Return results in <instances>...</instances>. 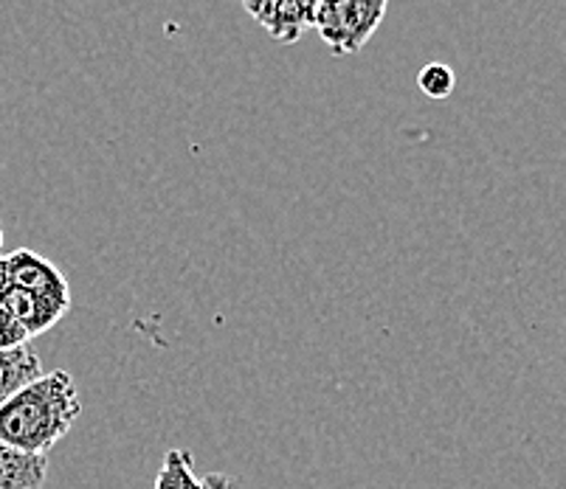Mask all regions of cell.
I'll return each instance as SVG.
<instances>
[{"mask_svg":"<svg viewBox=\"0 0 566 489\" xmlns=\"http://www.w3.org/2000/svg\"><path fill=\"white\" fill-rule=\"evenodd\" d=\"M80 414L74 378L63 369L43 372L0 405V445L29 456H45L74 427Z\"/></svg>","mask_w":566,"mask_h":489,"instance_id":"cell-1","label":"cell"},{"mask_svg":"<svg viewBox=\"0 0 566 489\" xmlns=\"http://www.w3.org/2000/svg\"><path fill=\"white\" fill-rule=\"evenodd\" d=\"M389 0H318L313 29L333 56L358 54L384 23Z\"/></svg>","mask_w":566,"mask_h":489,"instance_id":"cell-2","label":"cell"},{"mask_svg":"<svg viewBox=\"0 0 566 489\" xmlns=\"http://www.w3.org/2000/svg\"><path fill=\"white\" fill-rule=\"evenodd\" d=\"M318 0H243V9L271 34V40L291 45L313 29Z\"/></svg>","mask_w":566,"mask_h":489,"instance_id":"cell-3","label":"cell"},{"mask_svg":"<svg viewBox=\"0 0 566 489\" xmlns=\"http://www.w3.org/2000/svg\"><path fill=\"white\" fill-rule=\"evenodd\" d=\"M7 270L12 287L38 293V296L51 298V301L71 307V285L63 270L49 262L45 256L34 254L29 248H18L7 256Z\"/></svg>","mask_w":566,"mask_h":489,"instance_id":"cell-4","label":"cell"},{"mask_svg":"<svg viewBox=\"0 0 566 489\" xmlns=\"http://www.w3.org/2000/svg\"><path fill=\"white\" fill-rule=\"evenodd\" d=\"M0 307L14 318V321L23 327V332L29 338H38V334L49 332L51 327L63 321V316L69 312V307L51 301V298L38 296V293L20 290V287H9L0 298Z\"/></svg>","mask_w":566,"mask_h":489,"instance_id":"cell-5","label":"cell"},{"mask_svg":"<svg viewBox=\"0 0 566 489\" xmlns=\"http://www.w3.org/2000/svg\"><path fill=\"white\" fill-rule=\"evenodd\" d=\"M49 458L0 445V489H43Z\"/></svg>","mask_w":566,"mask_h":489,"instance_id":"cell-6","label":"cell"},{"mask_svg":"<svg viewBox=\"0 0 566 489\" xmlns=\"http://www.w3.org/2000/svg\"><path fill=\"white\" fill-rule=\"evenodd\" d=\"M40 374H43V363L29 343L12 352H0V405Z\"/></svg>","mask_w":566,"mask_h":489,"instance_id":"cell-7","label":"cell"},{"mask_svg":"<svg viewBox=\"0 0 566 489\" xmlns=\"http://www.w3.org/2000/svg\"><path fill=\"white\" fill-rule=\"evenodd\" d=\"M153 489H203L200 478L195 476L192 453L189 450H167L161 461V470L156 476Z\"/></svg>","mask_w":566,"mask_h":489,"instance_id":"cell-8","label":"cell"},{"mask_svg":"<svg viewBox=\"0 0 566 489\" xmlns=\"http://www.w3.org/2000/svg\"><path fill=\"white\" fill-rule=\"evenodd\" d=\"M417 85H420V91H423L429 99H446V96H451V91L457 87V76L449 65L429 63L420 68V74H417Z\"/></svg>","mask_w":566,"mask_h":489,"instance_id":"cell-9","label":"cell"},{"mask_svg":"<svg viewBox=\"0 0 566 489\" xmlns=\"http://www.w3.org/2000/svg\"><path fill=\"white\" fill-rule=\"evenodd\" d=\"M29 341H32V338L23 332V327L0 307V352H12V349L25 347Z\"/></svg>","mask_w":566,"mask_h":489,"instance_id":"cell-10","label":"cell"},{"mask_svg":"<svg viewBox=\"0 0 566 489\" xmlns=\"http://www.w3.org/2000/svg\"><path fill=\"white\" fill-rule=\"evenodd\" d=\"M200 487L203 489H243L237 478L226 476V472H209V476L200 478Z\"/></svg>","mask_w":566,"mask_h":489,"instance_id":"cell-11","label":"cell"},{"mask_svg":"<svg viewBox=\"0 0 566 489\" xmlns=\"http://www.w3.org/2000/svg\"><path fill=\"white\" fill-rule=\"evenodd\" d=\"M12 287V281H9V270H7V256L0 254V298H3V293Z\"/></svg>","mask_w":566,"mask_h":489,"instance_id":"cell-12","label":"cell"},{"mask_svg":"<svg viewBox=\"0 0 566 489\" xmlns=\"http://www.w3.org/2000/svg\"><path fill=\"white\" fill-rule=\"evenodd\" d=\"M0 251H3V231H0Z\"/></svg>","mask_w":566,"mask_h":489,"instance_id":"cell-13","label":"cell"}]
</instances>
